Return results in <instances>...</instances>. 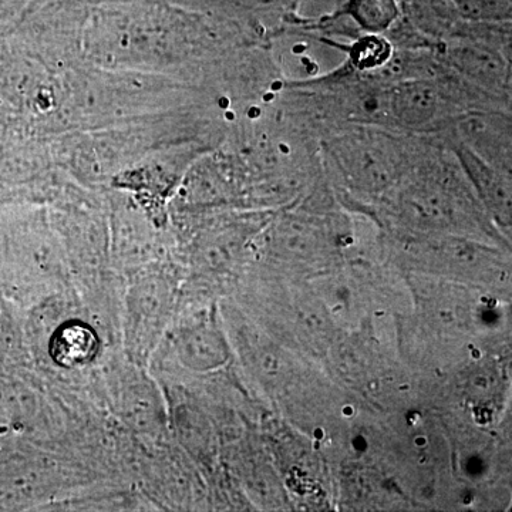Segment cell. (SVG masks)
I'll return each instance as SVG.
<instances>
[{
	"mask_svg": "<svg viewBox=\"0 0 512 512\" xmlns=\"http://www.w3.org/2000/svg\"><path fill=\"white\" fill-rule=\"evenodd\" d=\"M348 13L370 35L387 32L399 18L396 0H349Z\"/></svg>",
	"mask_w": 512,
	"mask_h": 512,
	"instance_id": "52a82bcc",
	"label": "cell"
},
{
	"mask_svg": "<svg viewBox=\"0 0 512 512\" xmlns=\"http://www.w3.org/2000/svg\"><path fill=\"white\" fill-rule=\"evenodd\" d=\"M456 42L446 47L450 69L456 70L461 80L487 96H507L510 93V60L501 46L488 40L454 37Z\"/></svg>",
	"mask_w": 512,
	"mask_h": 512,
	"instance_id": "7a4b0ae2",
	"label": "cell"
},
{
	"mask_svg": "<svg viewBox=\"0 0 512 512\" xmlns=\"http://www.w3.org/2000/svg\"><path fill=\"white\" fill-rule=\"evenodd\" d=\"M454 156L461 170L470 178L476 190L487 202L495 217L503 222L511 218V174L497 170L457 143L453 148Z\"/></svg>",
	"mask_w": 512,
	"mask_h": 512,
	"instance_id": "5b68a950",
	"label": "cell"
},
{
	"mask_svg": "<svg viewBox=\"0 0 512 512\" xmlns=\"http://www.w3.org/2000/svg\"><path fill=\"white\" fill-rule=\"evenodd\" d=\"M458 143L503 173L511 174V117L500 110H471L456 123Z\"/></svg>",
	"mask_w": 512,
	"mask_h": 512,
	"instance_id": "3957f363",
	"label": "cell"
},
{
	"mask_svg": "<svg viewBox=\"0 0 512 512\" xmlns=\"http://www.w3.org/2000/svg\"><path fill=\"white\" fill-rule=\"evenodd\" d=\"M328 154L343 177L365 191L386 190L414 165L409 148L400 138L370 126L333 137Z\"/></svg>",
	"mask_w": 512,
	"mask_h": 512,
	"instance_id": "6da1fadb",
	"label": "cell"
},
{
	"mask_svg": "<svg viewBox=\"0 0 512 512\" xmlns=\"http://www.w3.org/2000/svg\"><path fill=\"white\" fill-rule=\"evenodd\" d=\"M99 342L96 333L82 323H69L55 333L50 342V355L62 366L86 365L94 359Z\"/></svg>",
	"mask_w": 512,
	"mask_h": 512,
	"instance_id": "8992f818",
	"label": "cell"
},
{
	"mask_svg": "<svg viewBox=\"0 0 512 512\" xmlns=\"http://www.w3.org/2000/svg\"><path fill=\"white\" fill-rule=\"evenodd\" d=\"M387 100L396 126L419 130L434 126L444 116L448 94L437 79H410L394 83Z\"/></svg>",
	"mask_w": 512,
	"mask_h": 512,
	"instance_id": "277c9868",
	"label": "cell"
},
{
	"mask_svg": "<svg viewBox=\"0 0 512 512\" xmlns=\"http://www.w3.org/2000/svg\"><path fill=\"white\" fill-rule=\"evenodd\" d=\"M461 19L473 23H498L510 19L511 0H451Z\"/></svg>",
	"mask_w": 512,
	"mask_h": 512,
	"instance_id": "ba28073f",
	"label": "cell"
}]
</instances>
